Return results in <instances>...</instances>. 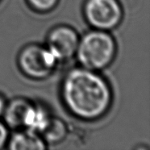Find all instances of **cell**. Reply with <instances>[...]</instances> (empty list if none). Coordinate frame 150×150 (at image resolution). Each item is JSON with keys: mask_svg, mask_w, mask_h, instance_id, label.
<instances>
[{"mask_svg": "<svg viewBox=\"0 0 150 150\" xmlns=\"http://www.w3.org/2000/svg\"><path fill=\"white\" fill-rule=\"evenodd\" d=\"M62 101L75 117L94 120L111 108L112 91L98 72L79 66L65 74L61 87Z\"/></svg>", "mask_w": 150, "mask_h": 150, "instance_id": "obj_1", "label": "cell"}, {"mask_svg": "<svg viewBox=\"0 0 150 150\" xmlns=\"http://www.w3.org/2000/svg\"><path fill=\"white\" fill-rule=\"evenodd\" d=\"M116 54V43L108 31L93 29L79 39L76 57L80 66L94 71L107 68Z\"/></svg>", "mask_w": 150, "mask_h": 150, "instance_id": "obj_2", "label": "cell"}, {"mask_svg": "<svg viewBox=\"0 0 150 150\" xmlns=\"http://www.w3.org/2000/svg\"><path fill=\"white\" fill-rule=\"evenodd\" d=\"M79 39L73 28L61 25L50 31L47 36L46 47L59 62H65L76 55Z\"/></svg>", "mask_w": 150, "mask_h": 150, "instance_id": "obj_5", "label": "cell"}, {"mask_svg": "<svg viewBox=\"0 0 150 150\" xmlns=\"http://www.w3.org/2000/svg\"><path fill=\"white\" fill-rule=\"evenodd\" d=\"M6 106H7V103L5 101L4 97L0 95V117L3 116L4 111H5V108H6Z\"/></svg>", "mask_w": 150, "mask_h": 150, "instance_id": "obj_12", "label": "cell"}, {"mask_svg": "<svg viewBox=\"0 0 150 150\" xmlns=\"http://www.w3.org/2000/svg\"><path fill=\"white\" fill-rule=\"evenodd\" d=\"M83 11L87 23L94 29L108 32L123 19V9L118 0H86Z\"/></svg>", "mask_w": 150, "mask_h": 150, "instance_id": "obj_4", "label": "cell"}, {"mask_svg": "<svg viewBox=\"0 0 150 150\" xmlns=\"http://www.w3.org/2000/svg\"><path fill=\"white\" fill-rule=\"evenodd\" d=\"M9 132L5 123L0 120V149H3L8 142Z\"/></svg>", "mask_w": 150, "mask_h": 150, "instance_id": "obj_11", "label": "cell"}, {"mask_svg": "<svg viewBox=\"0 0 150 150\" xmlns=\"http://www.w3.org/2000/svg\"><path fill=\"white\" fill-rule=\"evenodd\" d=\"M52 116L45 108L36 104H31L24 120L23 129L40 134L48 125Z\"/></svg>", "mask_w": 150, "mask_h": 150, "instance_id": "obj_8", "label": "cell"}, {"mask_svg": "<svg viewBox=\"0 0 150 150\" xmlns=\"http://www.w3.org/2000/svg\"><path fill=\"white\" fill-rule=\"evenodd\" d=\"M67 134L66 125L58 118L52 117L48 125L40 134L45 143L55 144L65 139Z\"/></svg>", "mask_w": 150, "mask_h": 150, "instance_id": "obj_9", "label": "cell"}, {"mask_svg": "<svg viewBox=\"0 0 150 150\" xmlns=\"http://www.w3.org/2000/svg\"><path fill=\"white\" fill-rule=\"evenodd\" d=\"M58 63L57 59L46 46L36 44L24 47L18 57V64L22 73L36 80L49 77Z\"/></svg>", "mask_w": 150, "mask_h": 150, "instance_id": "obj_3", "label": "cell"}, {"mask_svg": "<svg viewBox=\"0 0 150 150\" xmlns=\"http://www.w3.org/2000/svg\"><path fill=\"white\" fill-rule=\"evenodd\" d=\"M59 0H27L33 9L39 12H47L52 10L58 4Z\"/></svg>", "mask_w": 150, "mask_h": 150, "instance_id": "obj_10", "label": "cell"}, {"mask_svg": "<svg viewBox=\"0 0 150 150\" xmlns=\"http://www.w3.org/2000/svg\"><path fill=\"white\" fill-rule=\"evenodd\" d=\"M32 103L23 98H14L7 103L3 116L7 127L20 129L24 126V120Z\"/></svg>", "mask_w": 150, "mask_h": 150, "instance_id": "obj_6", "label": "cell"}, {"mask_svg": "<svg viewBox=\"0 0 150 150\" xmlns=\"http://www.w3.org/2000/svg\"><path fill=\"white\" fill-rule=\"evenodd\" d=\"M7 147L13 150H43L46 149V143L40 134L23 129L9 137Z\"/></svg>", "mask_w": 150, "mask_h": 150, "instance_id": "obj_7", "label": "cell"}]
</instances>
